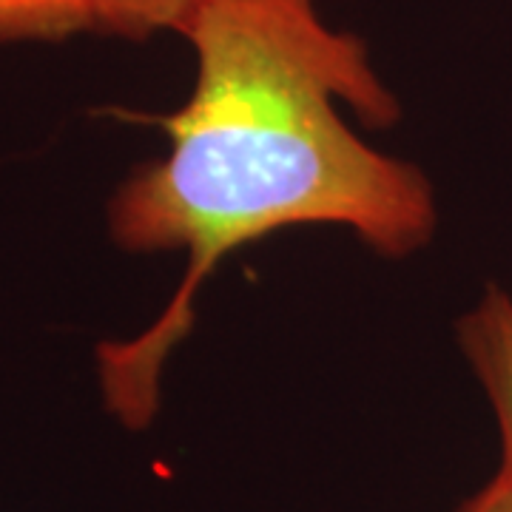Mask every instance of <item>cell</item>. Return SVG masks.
<instances>
[{"instance_id": "6da1fadb", "label": "cell", "mask_w": 512, "mask_h": 512, "mask_svg": "<svg viewBox=\"0 0 512 512\" xmlns=\"http://www.w3.org/2000/svg\"><path fill=\"white\" fill-rule=\"evenodd\" d=\"M319 3L194 0L177 32L197 55L194 92L157 120L168 151L134 168L106 208L117 248L188 262L157 322L94 350L103 407L126 430L157 419L165 365L228 254L293 225L350 228L387 259L436 234L430 180L367 146L342 114L387 128L402 109L365 40L328 26Z\"/></svg>"}, {"instance_id": "7a4b0ae2", "label": "cell", "mask_w": 512, "mask_h": 512, "mask_svg": "<svg viewBox=\"0 0 512 512\" xmlns=\"http://www.w3.org/2000/svg\"><path fill=\"white\" fill-rule=\"evenodd\" d=\"M458 345L484 387L501 436L498 473L512 481V296L487 285L473 311L458 319Z\"/></svg>"}, {"instance_id": "3957f363", "label": "cell", "mask_w": 512, "mask_h": 512, "mask_svg": "<svg viewBox=\"0 0 512 512\" xmlns=\"http://www.w3.org/2000/svg\"><path fill=\"white\" fill-rule=\"evenodd\" d=\"M86 32V0H0V43H60Z\"/></svg>"}, {"instance_id": "277c9868", "label": "cell", "mask_w": 512, "mask_h": 512, "mask_svg": "<svg viewBox=\"0 0 512 512\" xmlns=\"http://www.w3.org/2000/svg\"><path fill=\"white\" fill-rule=\"evenodd\" d=\"M194 0H86L92 35L148 40L160 32H180Z\"/></svg>"}, {"instance_id": "5b68a950", "label": "cell", "mask_w": 512, "mask_h": 512, "mask_svg": "<svg viewBox=\"0 0 512 512\" xmlns=\"http://www.w3.org/2000/svg\"><path fill=\"white\" fill-rule=\"evenodd\" d=\"M458 512H512V481L495 473L473 498H467Z\"/></svg>"}]
</instances>
